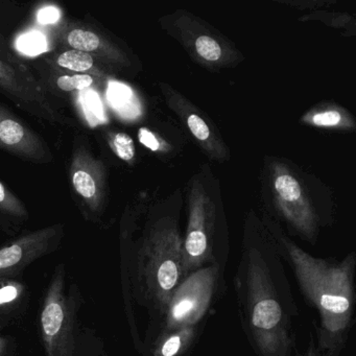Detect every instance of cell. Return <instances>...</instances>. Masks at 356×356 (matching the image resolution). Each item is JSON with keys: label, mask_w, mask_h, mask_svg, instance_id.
Masks as SVG:
<instances>
[{"label": "cell", "mask_w": 356, "mask_h": 356, "mask_svg": "<svg viewBox=\"0 0 356 356\" xmlns=\"http://www.w3.org/2000/svg\"><path fill=\"white\" fill-rule=\"evenodd\" d=\"M243 322L260 356H291L298 316L277 243L245 235L236 276Z\"/></svg>", "instance_id": "obj_1"}, {"label": "cell", "mask_w": 356, "mask_h": 356, "mask_svg": "<svg viewBox=\"0 0 356 356\" xmlns=\"http://www.w3.org/2000/svg\"><path fill=\"white\" fill-rule=\"evenodd\" d=\"M291 262L300 287L320 314L318 345L322 349L339 350L351 325L355 303L353 254L341 262L316 258L287 237L277 235Z\"/></svg>", "instance_id": "obj_2"}, {"label": "cell", "mask_w": 356, "mask_h": 356, "mask_svg": "<svg viewBox=\"0 0 356 356\" xmlns=\"http://www.w3.org/2000/svg\"><path fill=\"white\" fill-rule=\"evenodd\" d=\"M147 257V289L163 320L172 293L186 278L183 268V238L172 220H161L152 231Z\"/></svg>", "instance_id": "obj_3"}, {"label": "cell", "mask_w": 356, "mask_h": 356, "mask_svg": "<svg viewBox=\"0 0 356 356\" xmlns=\"http://www.w3.org/2000/svg\"><path fill=\"white\" fill-rule=\"evenodd\" d=\"M220 266L218 264L203 266L180 283L168 302L160 333L197 326L213 303Z\"/></svg>", "instance_id": "obj_4"}, {"label": "cell", "mask_w": 356, "mask_h": 356, "mask_svg": "<svg viewBox=\"0 0 356 356\" xmlns=\"http://www.w3.org/2000/svg\"><path fill=\"white\" fill-rule=\"evenodd\" d=\"M0 90L16 105L29 113L49 120L62 122V116L55 111L43 93L28 66L17 59L0 36Z\"/></svg>", "instance_id": "obj_5"}, {"label": "cell", "mask_w": 356, "mask_h": 356, "mask_svg": "<svg viewBox=\"0 0 356 356\" xmlns=\"http://www.w3.org/2000/svg\"><path fill=\"white\" fill-rule=\"evenodd\" d=\"M213 206L195 187L189 205L188 224L183 238V268L185 277L209 264L222 266L216 252Z\"/></svg>", "instance_id": "obj_6"}, {"label": "cell", "mask_w": 356, "mask_h": 356, "mask_svg": "<svg viewBox=\"0 0 356 356\" xmlns=\"http://www.w3.org/2000/svg\"><path fill=\"white\" fill-rule=\"evenodd\" d=\"M272 186L275 204L284 220L308 241H314L318 218L306 189L285 166L273 168Z\"/></svg>", "instance_id": "obj_7"}, {"label": "cell", "mask_w": 356, "mask_h": 356, "mask_svg": "<svg viewBox=\"0 0 356 356\" xmlns=\"http://www.w3.org/2000/svg\"><path fill=\"white\" fill-rule=\"evenodd\" d=\"M0 147L24 160L49 162L53 155L43 141L0 106Z\"/></svg>", "instance_id": "obj_8"}, {"label": "cell", "mask_w": 356, "mask_h": 356, "mask_svg": "<svg viewBox=\"0 0 356 356\" xmlns=\"http://www.w3.org/2000/svg\"><path fill=\"white\" fill-rule=\"evenodd\" d=\"M162 91L168 99V105L184 120L188 130L195 139L199 141L201 147L207 152L210 157L216 160H225L227 157V149L220 137L214 133L205 118L197 111L191 103L187 102L182 95L166 84H161Z\"/></svg>", "instance_id": "obj_9"}, {"label": "cell", "mask_w": 356, "mask_h": 356, "mask_svg": "<svg viewBox=\"0 0 356 356\" xmlns=\"http://www.w3.org/2000/svg\"><path fill=\"white\" fill-rule=\"evenodd\" d=\"M93 164L88 158L74 159L72 168V182L79 197L87 203L97 205L104 195L102 179L93 170Z\"/></svg>", "instance_id": "obj_10"}, {"label": "cell", "mask_w": 356, "mask_h": 356, "mask_svg": "<svg viewBox=\"0 0 356 356\" xmlns=\"http://www.w3.org/2000/svg\"><path fill=\"white\" fill-rule=\"evenodd\" d=\"M197 334V326L160 333L153 356L183 355L191 347Z\"/></svg>", "instance_id": "obj_11"}, {"label": "cell", "mask_w": 356, "mask_h": 356, "mask_svg": "<svg viewBox=\"0 0 356 356\" xmlns=\"http://www.w3.org/2000/svg\"><path fill=\"white\" fill-rule=\"evenodd\" d=\"M66 43L72 47L74 51H83V53L99 54L102 55L103 51H107L105 43L102 40L99 35L91 31L83 30V29H74L66 34Z\"/></svg>", "instance_id": "obj_12"}, {"label": "cell", "mask_w": 356, "mask_h": 356, "mask_svg": "<svg viewBox=\"0 0 356 356\" xmlns=\"http://www.w3.org/2000/svg\"><path fill=\"white\" fill-rule=\"evenodd\" d=\"M191 49L200 60L209 65H216L224 59V49L222 44L210 35H200L195 37Z\"/></svg>", "instance_id": "obj_13"}, {"label": "cell", "mask_w": 356, "mask_h": 356, "mask_svg": "<svg viewBox=\"0 0 356 356\" xmlns=\"http://www.w3.org/2000/svg\"><path fill=\"white\" fill-rule=\"evenodd\" d=\"M56 61L60 67L78 74L89 72L95 67V59L92 56L74 49L64 51L58 56Z\"/></svg>", "instance_id": "obj_14"}, {"label": "cell", "mask_w": 356, "mask_h": 356, "mask_svg": "<svg viewBox=\"0 0 356 356\" xmlns=\"http://www.w3.org/2000/svg\"><path fill=\"white\" fill-rule=\"evenodd\" d=\"M63 318V310L59 304H49L42 314V326L44 332L49 337L57 334L61 328Z\"/></svg>", "instance_id": "obj_15"}, {"label": "cell", "mask_w": 356, "mask_h": 356, "mask_svg": "<svg viewBox=\"0 0 356 356\" xmlns=\"http://www.w3.org/2000/svg\"><path fill=\"white\" fill-rule=\"evenodd\" d=\"M109 143L115 155L122 161L131 162L134 159L136 154L134 141L126 133H116Z\"/></svg>", "instance_id": "obj_16"}, {"label": "cell", "mask_w": 356, "mask_h": 356, "mask_svg": "<svg viewBox=\"0 0 356 356\" xmlns=\"http://www.w3.org/2000/svg\"><path fill=\"white\" fill-rule=\"evenodd\" d=\"M343 113L337 109H325L321 111H316V113H312L307 118L310 124L321 128H334V127L341 126V124H347L343 122Z\"/></svg>", "instance_id": "obj_17"}, {"label": "cell", "mask_w": 356, "mask_h": 356, "mask_svg": "<svg viewBox=\"0 0 356 356\" xmlns=\"http://www.w3.org/2000/svg\"><path fill=\"white\" fill-rule=\"evenodd\" d=\"M95 84V79L88 74H76L58 78L57 86L65 92L85 90Z\"/></svg>", "instance_id": "obj_18"}, {"label": "cell", "mask_w": 356, "mask_h": 356, "mask_svg": "<svg viewBox=\"0 0 356 356\" xmlns=\"http://www.w3.org/2000/svg\"><path fill=\"white\" fill-rule=\"evenodd\" d=\"M17 47L26 55L36 56L47 51V43L40 33H29L18 39Z\"/></svg>", "instance_id": "obj_19"}, {"label": "cell", "mask_w": 356, "mask_h": 356, "mask_svg": "<svg viewBox=\"0 0 356 356\" xmlns=\"http://www.w3.org/2000/svg\"><path fill=\"white\" fill-rule=\"evenodd\" d=\"M22 257V249L20 245H14L5 248L0 251V270L9 268L17 264Z\"/></svg>", "instance_id": "obj_20"}, {"label": "cell", "mask_w": 356, "mask_h": 356, "mask_svg": "<svg viewBox=\"0 0 356 356\" xmlns=\"http://www.w3.org/2000/svg\"><path fill=\"white\" fill-rule=\"evenodd\" d=\"M0 208L9 210V211L19 213L22 210V205L19 200L16 199L15 195L0 182Z\"/></svg>", "instance_id": "obj_21"}, {"label": "cell", "mask_w": 356, "mask_h": 356, "mask_svg": "<svg viewBox=\"0 0 356 356\" xmlns=\"http://www.w3.org/2000/svg\"><path fill=\"white\" fill-rule=\"evenodd\" d=\"M138 139L141 145H145L152 152H157L160 149V141L158 137L147 128H140L138 131Z\"/></svg>", "instance_id": "obj_22"}, {"label": "cell", "mask_w": 356, "mask_h": 356, "mask_svg": "<svg viewBox=\"0 0 356 356\" xmlns=\"http://www.w3.org/2000/svg\"><path fill=\"white\" fill-rule=\"evenodd\" d=\"M37 18H38L39 24H54L60 19V11L57 8H45L39 11Z\"/></svg>", "instance_id": "obj_23"}, {"label": "cell", "mask_w": 356, "mask_h": 356, "mask_svg": "<svg viewBox=\"0 0 356 356\" xmlns=\"http://www.w3.org/2000/svg\"><path fill=\"white\" fill-rule=\"evenodd\" d=\"M17 297V289L14 286H6L0 289V304L7 303Z\"/></svg>", "instance_id": "obj_24"}, {"label": "cell", "mask_w": 356, "mask_h": 356, "mask_svg": "<svg viewBox=\"0 0 356 356\" xmlns=\"http://www.w3.org/2000/svg\"><path fill=\"white\" fill-rule=\"evenodd\" d=\"M339 350H328L325 355L321 354L318 350L314 349V347H310L309 351H308L307 356H335L337 354Z\"/></svg>", "instance_id": "obj_25"}]
</instances>
